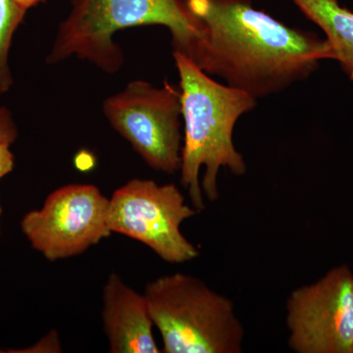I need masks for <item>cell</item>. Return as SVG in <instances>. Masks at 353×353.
Listing matches in <instances>:
<instances>
[{"label": "cell", "instance_id": "1", "mask_svg": "<svg viewBox=\"0 0 353 353\" xmlns=\"http://www.w3.org/2000/svg\"><path fill=\"white\" fill-rule=\"evenodd\" d=\"M205 34L201 69L255 99L305 80L332 59L326 39L290 28L250 0H187Z\"/></svg>", "mask_w": 353, "mask_h": 353}, {"label": "cell", "instance_id": "2", "mask_svg": "<svg viewBox=\"0 0 353 353\" xmlns=\"http://www.w3.org/2000/svg\"><path fill=\"white\" fill-rule=\"evenodd\" d=\"M180 77L183 143L181 185L199 213L208 201L219 199L218 174L227 168L245 175V158L234 148V128L239 118L256 106V99L240 88L223 85L182 53L173 51Z\"/></svg>", "mask_w": 353, "mask_h": 353}, {"label": "cell", "instance_id": "3", "mask_svg": "<svg viewBox=\"0 0 353 353\" xmlns=\"http://www.w3.org/2000/svg\"><path fill=\"white\" fill-rule=\"evenodd\" d=\"M143 26L166 27L173 51L201 68L205 34L187 0H72L46 62L55 65L76 57L104 73H118L125 63V54L114 36Z\"/></svg>", "mask_w": 353, "mask_h": 353}, {"label": "cell", "instance_id": "4", "mask_svg": "<svg viewBox=\"0 0 353 353\" xmlns=\"http://www.w3.org/2000/svg\"><path fill=\"white\" fill-rule=\"evenodd\" d=\"M164 353H241L245 328L233 301L185 273L158 277L145 292Z\"/></svg>", "mask_w": 353, "mask_h": 353}, {"label": "cell", "instance_id": "5", "mask_svg": "<svg viewBox=\"0 0 353 353\" xmlns=\"http://www.w3.org/2000/svg\"><path fill=\"white\" fill-rule=\"evenodd\" d=\"M102 112L114 131L152 170L169 175L180 171L183 143L180 88L167 81L161 88L132 81L103 101Z\"/></svg>", "mask_w": 353, "mask_h": 353}, {"label": "cell", "instance_id": "6", "mask_svg": "<svg viewBox=\"0 0 353 353\" xmlns=\"http://www.w3.org/2000/svg\"><path fill=\"white\" fill-rule=\"evenodd\" d=\"M199 213L175 183L132 179L109 199L108 225L111 233L143 243L167 263L183 264L197 259L199 250L181 225Z\"/></svg>", "mask_w": 353, "mask_h": 353}, {"label": "cell", "instance_id": "7", "mask_svg": "<svg viewBox=\"0 0 353 353\" xmlns=\"http://www.w3.org/2000/svg\"><path fill=\"white\" fill-rule=\"evenodd\" d=\"M108 205L97 185L70 183L51 192L41 208L26 213L21 231L48 261L78 256L112 234Z\"/></svg>", "mask_w": 353, "mask_h": 353}, {"label": "cell", "instance_id": "8", "mask_svg": "<svg viewBox=\"0 0 353 353\" xmlns=\"http://www.w3.org/2000/svg\"><path fill=\"white\" fill-rule=\"evenodd\" d=\"M289 347L296 353H353V272L347 264L292 290Z\"/></svg>", "mask_w": 353, "mask_h": 353}, {"label": "cell", "instance_id": "9", "mask_svg": "<svg viewBox=\"0 0 353 353\" xmlns=\"http://www.w3.org/2000/svg\"><path fill=\"white\" fill-rule=\"evenodd\" d=\"M102 325L110 353H159L145 294L112 272L102 290Z\"/></svg>", "mask_w": 353, "mask_h": 353}, {"label": "cell", "instance_id": "10", "mask_svg": "<svg viewBox=\"0 0 353 353\" xmlns=\"http://www.w3.org/2000/svg\"><path fill=\"white\" fill-rule=\"evenodd\" d=\"M326 36L332 59L353 80V12L339 0H292Z\"/></svg>", "mask_w": 353, "mask_h": 353}, {"label": "cell", "instance_id": "11", "mask_svg": "<svg viewBox=\"0 0 353 353\" xmlns=\"http://www.w3.org/2000/svg\"><path fill=\"white\" fill-rule=\"evenodd\" d=\"M27 11L16 0H0V94L9 92L14 85L11 46Z\"/></svg>", "mask_w": 353, "mask_h": 353}, {"label": "cell", "instance_id": "12", "mask_svg": "<svg viewBox=\"0 0 353 353\" xmlns=\"http://www.w3.org/2000/svg\"><path fill=\"white\" fill-rule=\"evenodd\" d=\"M62 350L61 341L59 334L55 330H51L43 338L30 347L21 348V350H10V348H0V353H60Z\"/></svg>", "mask_w": 353, "mask_h": 353}, {"label": "cell", "instance_id": "13", "mask_svg": "<svg viewBox=\"0 0 353 353\" xmlns=\"http://www.w3.org/2000/svg\"><path fill=\"white\" fill-rule=\"evenodd\" d=\"M19 137V129L10 109L0 104V143L12 145Z\"/></svg>", "mask_w": 353, "mask_h": 353}, {"label": "cell", "instance_id": "14", "mask_svg": "<svg viewBox=\"0 0 353 353\" xmlns=\"http://www.w3.org/2000/svg\"><path fill=\"white\" fill-rule=\"evenodd\" d=\"M10 146L0 143V180L10 174L15 167V157L11 152Z\"/></svg>", "mask_w": 353, "mask_h": 353}, {"label": "cell", "instance_id": "15", "mask_svg": "<svg viewBox=\"0 0 353 353\" xmlns=\"http://www.w3.org/2000/svg\"><path fill=\"white\" fill-rule=\"evenodd\" d=\"M16 1H17L23 8H25L26 10H29L30 8L36 6L37 4L43 1V0H16Z\"/></svg>", "mask_w": 353, "mask_h": 353}, {"label": "cell", "instance_id": "16", "mask_svg": "<svg viewBox=\"0 0 353 353\" xmlns=\"http://www.w3.org/2000/svg\"><path fill=\"white\" fill-rule=\"evenodd\" d=\"M1 214H2V208H1V205H0V219H1Z\"/></svg>", "mask_w": 353, "mask_h": 353}]
</instances>
